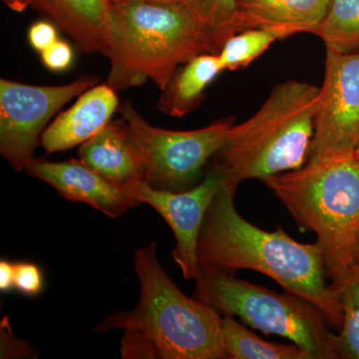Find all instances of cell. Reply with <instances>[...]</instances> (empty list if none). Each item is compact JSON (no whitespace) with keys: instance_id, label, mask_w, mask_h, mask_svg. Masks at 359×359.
<instances>
[{"instance_id":"cell-10","label":"cell","mask_w":359,"mask_h":359,"mask_svg":"<svg viewBox=\"0 0 359 359\" xmlns=\"http://www.w3.org/2000/svg\"><path fill=\"white\" fill-rule=\"evenodd\" d=\"M222 187L218 175L210 170L197 186L171 192L159 190L140 182L133 190L142 204H148L159 212L176 237L172 257L186 280H196L200 273L198 241L205 212Z\"/></svg>"},{"instance_id":"cell-3","label":"cell","mask_w":359,"mask_h":359,"mask_svg":"<svg viewBox=\"0 0 359 359\" xmlns=\"http://www.w3.org/2000/svg\"><path fill=\"white\" fill-rule=\"evenodd\" d=\"M263 182L302 228L316 233L327 278L339 292L353 271L359 238V156L306 161Z\"/></svg>"},{"instance_id":"cell-14","label":"cell","mask_w":359,"mask_h":359,"mask_svg":"<svg viewBox=\"0 0 359 359\" xmlns=\"http://www.w3.org/2000/svg\"><path fill=\"white\" fill-rule=\"evenodd\" d=\"M79 160L114 184L132 188L144 182L140 156L130 139L122 118L111 121L79 146Z\"/></svg>"},{"instance_id":"cell-23","label":"cell","mask_w":359,"mask_h":359,"mask_svg":"<svg viewBox=\"0 0 359 359\" xmlns=\"http://www.w3.org/2000/svg\"><path fill=\"white\" fill-rule=\"evenodd\" d=\"M41 269L32 263H16L14 269V289L27 297H36L43 290Z\"/></svg>"},{"instance_id":"cell-12","label":"cell","mask_w":359,"mask_h":359,"mask_svg":"<svg viewBox=\"0 0 359 359\" xmlns=\"http://www.w3.org/2000/svg\"><path fill=\"white\" fill-rule=\"evenodd\" d=\"M118 107L117 90L107 83L95 85L47 126L40 145L48 155L80 146L109 124Z\"/></svg>"},{"instance_id":"cell-15","label":"cell","mask_w":359,"mask_h":359,"mask_svg":"<svg viewBox=\"0 0 359 359\" xmlns=\"http://www.w3.org/2000/svg\"><path fill=\"white\" fill-rule=\"evenodd\" d=\"M332 0H238L237 33L250 28L280 27L316 34Z\"/></svg>"},{"instance_id":"cell-24","label":"cell","mask_w":359,"mask_h":359,"mask_svg":"<svg viewBox=\"0 0 359 359\" xmlns=\"http://www.w3.org/2000/svg\"><path fill=\"white\" fill-rule=\"evenodd\" d=\"M40 54L45 67L54 72H62L68 69L74 57L72 47L63 40H57Z\"/></svg>"},{"instance_id":"cell-28","label":"cell","mask_w":359,"mask_h":359,"mask_svg":"<svg viewBox=\"0 0 359 359\" xmlns=\"http://www.w3.org/2000/svg\"><path fill=\"white\" fill-rule=\"evenodd\" d=\"M8 8L15 13H23L28 6H33L36 0H2Z\"/></svg>"},{"instance_id":"cell-2","label":"cell","mask_w":359,"mask_h":359,"mask_svg":"<svg viewBox=\"0 0 359 359\" xmlns=\"http://www.w3.org/2000/svg\"><path fill=\"white\" fill-rule=\"evenodd\" d=\"M204 53H219L201 1L128 0L113 4L104 56L115 90L148 80L166 89L179 66Z\"/></svg>"},{"instance_id":"cell-25","label":"cell","mask_w":359,"mask_h":359,"mask_svg":"<svg viewBox=\"0 0 359 359\" xmlns=\"http://www.w3.org/2000/svg\"><path fill=\"white\" fill-rule=\"evenodd\" d=\"M1 337V358H32L34 349L25 342L20 341L14 337L8 318H4L0 328Z\"/></svg>"},{"instance_id":"cell-8","label":"cell","mask_w":359,"mask_h":359,"mask_svg":"<svg viewBox=\"0 0 359 359\" xmlns=\"http://www.w3.org/2000/svg\"><path fill=\"white\" fill-rule=\"evenodd\" d=\"M87 75L60 86H34L0 80V153L15 171L27 169L52 117L66 103L95 86Z\"/></svg>"},{"instance_id":"cell-11","label":"cell","mask_w":359,"mask_h":359,"mask_svg":"<svg viewBox=\"0 0 359 359\" xmlns=\"http://www.w3.org/2000/svg\"><path fill=\"white\" fill-rule=\"evenodd\" d=\"M26 172L48 184L66 200L91 205L112 219L142 205L133 187L117 185L80 160L51 162L35 158Z\"/></svg>"},{"instance_id":"cell-17","label":"cell","mask_w":359,"mask_h":359,"mask_svg":"<svg viewBox=\"0 0 359 359\" xmlns=\"http://www.w3.org/2000/svg\"><path fill=\"white\" fill-rule=\"evenodd\" d=\"M224 347L230 359H314L309 351L297 344H271L235 320L222 316Z\"/></svg>"},{"instance_id":"cell-31","label":"cell","mask_w":359,"mask_h":359,"mask_svg":"<svg viewBox=\"0 0 359 359\" xmlns=\"http://www.w3.org/2000/svg\"><path fill=\"white\" fill-rule=\"evenodd\" d=\"M355 152H356V154H358L359 156V146H358V148L356 149Z\"/></svg>"},{"instance_id":"cell-21","label":"cell","mask_w":359,"mask_h":359,"mask_svg":"<svg viewBox=\"0 0 359 359\" xmlns=\"http://www.w3.org/2000/svg\"><path fill=\"white\" fill-rule=\"evenodd\" d=\"M238 0H202L203 9L214 32L219 51L224 42L237 34Z\"/></svg>"},{"instance_id":"cell-4","label":"cell","mask_w":359,"mask_h":359,"mask_svg":"<svg viewBox=\"0 0 359 359\" xmlns=\"http://www.w3.org/2000/svg\"><path fill=\"white\" fill-rule=\"evenodd\" d=\"M320 87L290 80L269 94L259 111L233 125L211 168L222 186L237 190L245 180L264 181L308 161Z\"/></svg>"},{"instance_id":"cell-30","label":"cell","mask_w":359,"mask_h":359,"mask_svg":"<svg viewBox=\"0 0 359 359\" xmlns=\"http://www.w3.org/2000/svg\"><path fill=\"white\" fill-rule=\"evenodd\" d=\"M353 271L359 275V238L358 248H356L355 257H354V269Z\"/></svg>"},{"instance_id":"cell-6","label":"cell","mask_w":359,"mask_h":359,"mask_svg":"<svg viewBox=\"0 0 359 359\" xmlns=\"http://www.w3.org/2000/svg\"><path fill=\"white\" fill-rule=\"evenodd\" d=\"M195 280L196 299L219 314L237 316L255 330L290 339L314 359L339 358V335L328 330L325 314L306 299L201 266Z\"/></svg>"},{"instance_id":"cell-13","label":"cell","mask_w":359,"mask_h":359,"mask_svg":"<svg viewBox=\"0 0 359 359\" xmlns=\"http://www.w3.org/2000/svg\"><path fill=\"white\" fill-rule=\"evenodd\" d=\"M113 0H36L32 7L85 53L104 54Z\"/></svg>"},{"instance_id":"cell-9","label":"cell","mask_w":359,"mask_h":359,"mask_svg":"<svg viewBox=\"0 0 359 359\" xmlns=\"http://www.w3.org/2000/svg\"><path fill=\"white\" fill-rule=\"evenodd\" d=\"M359 146V51H327L308 161L353 154Z\"/></svg>"},{"instance_id":"cell-1","label":"cell","mask_w":359,"mask_h":359,"mask_svg":"<svg viewBox=\"0 0 359 359\" xmlns=\"http://www.w3.org/2000/svg\"><path fill=\"white\" fill-rule=\"evenodd\" d=\"M235 195L222 186L205 212L198 241L200 266L228 273L259 271L311 302L340 330L344 308L339 292L327 285L318 245L297 242L283 229L266 231L250 224L236 209Z\"/></svg>"},{"instance_id":"cell-26","label":"cell","mask_w":359,"mask_h":359,"mask_svg":"<svg viewBox=\"0 0 359 359\" xmlns=\"http://www.w3.org/2000/svg\"><path fill=\"white\" fill-rule=\"evenodd\" d=\"M57 26L51 21L41 20L33 23L28 30V40L34 50L39 53L58 40Z\"/></svg>"},{"instance_id":"cell-7","label":"cell","mask_w":359,"mask_h":359,"mask_svg":"<svg viewBox=\"0 0 359 359\" xmlns=\"http://www.w3.org/2000/svg\"><path fill=\"white\" fill-rule=\"evenodd\" d=\"M120 112L140 156L144 182L171 192H184L199 184L205 165L223 148L235 125V118L228 117L204 128L174 131L149 124L129 101Z\"/></svg>"},{"instance_id":"cell-16","label":"cell","mask_w":359,"mask_h":359,"mask_svg":"<svg viewBox=\"0 0 359 359\" xmlns=\"http://www.w3.org/2000/svg\"><path fill=\"white\" fill-rule=\"evenodd\" d=\"M224 71L218 53L196 56L177 71L157 104V108L172 117H184L204 100L207 87Z\"/></svg>"},{"instance_id":"cell-27","label":"cell","mask_w":359,"mask_h":359,"mask_svg":"<svg viewBox=\"0 0 359 359\" xmlns=\"http://www.w3.org/2000/svg\"><path fill=\"white\" fill-rule=\"evenodd\" d=\"M14 269L15 264L6 259L0 262V290L1 292H8L14 287Z\"/></svg>"},{"instance_id":"cell-19","label":"cell","mask_w":359,"mask_h":359,"mask_svg":"<svg viewBox=\"0 0 359 359\" xmlns=\"http://www.w3.org/2000/svg\"><path fill=\"white\" fill-rule=\"evenodd\" d=\"M297 33L287 28H250L233 35L222 46L219 56L224 70L235 71L248 67L268 50L278 40L287 39Z\"/></svg>"},{"instance_id":"cell-5","label":"cell","mask_w":359,"mask_h":359,"mask_svg":"<svg viewBox=\"0 0 359 359\" xmlns=\"http://www.w3.org/2000/svg\"><path fill=\"white\" fill-rule=\"evenodd\" d=\"M134 266L140 299L131 311H116L96 325V332L140 330L154 341L164 359L229 358L221 314L186 297L167 275L151 243L135 252Z\"/></svg>"},{"instance_id":"cell-20","label":"cell","mask_w":359,"mask_h":359,"mask_svg":"<svg viewBox=\"0 0 359 359\" xmlns=\"http://www.w3.org/2000/svg\"><path fill=\"white\" fill-rule=\"evenodd\" d=\"M340 301L344 308L340 334L339 358L359 359V275L355 271L349 275L339 290Z\"/></svg>"},{"instance_id":"cell-18","label":"cell","mask_w":359,"mask_h":359,"mask_svg":"<svg viewBox=\"0 0 359 359\" xmlns=\"http://www.w3.org/2000/svg\"><path fill=\"white\" fill-rule=\"evenodd\" d=\"M316 35L327 51L353 53L359 51V0H332Z\"/></svg>"},{"instance_id":"cell-29","label":"cell","mask_w":359,"mask_h":359,"mask_svg":"<svg viewBox=\"0 0 359 359\" xmlns=\"http://www.w3.org/2000/svg\"><path fill=\"white\" fill-rule=\"evenodd\" d=\"M128 1V0H113V2ZM146 1L155 2H190V1H202V0H146Z\"/></svg>"},{"instance_id":"cell-22","label":"cell","mask_w":359,"mask_h":359,"mask_svg":"<svg viewBox=\"0 0 359 359\" xmlns=\"http://www.w3.org/2000/svg\"><path fill=\"white\" fill-rule=\"evenodd\" d=\"M124 332L120 347L123 359L161 358L157 346L147 334L136 330Z\"/></svg>"}]
</instances>
